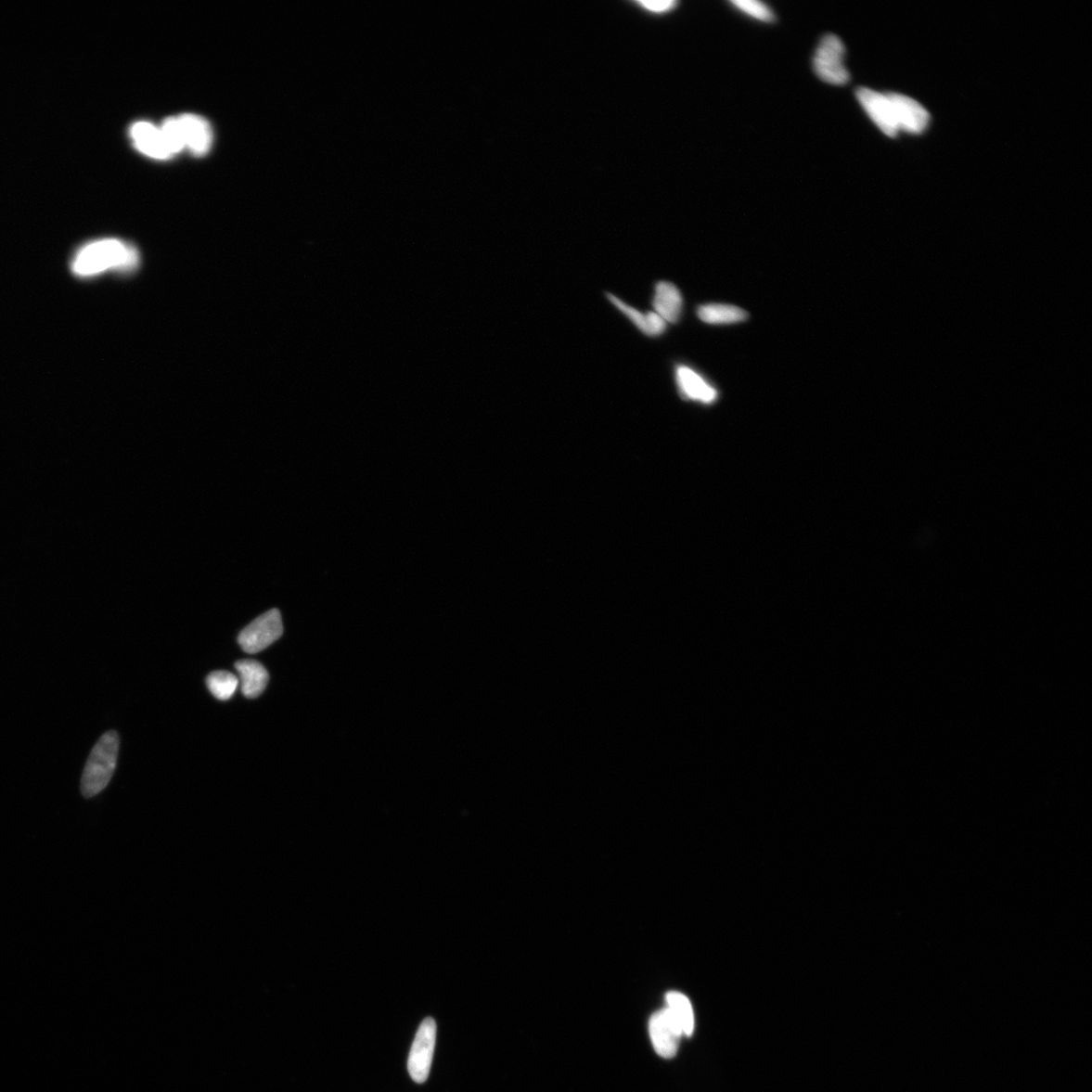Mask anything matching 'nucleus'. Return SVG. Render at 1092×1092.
<instances>
[{
    "label": "nucleus",
    "mask_w": 1092,
    "mask_h": 1092,
    "mask_svg": "<svg viewBox=\"0 0 1092 1092\" xmlns=\"http://www.w3.org/2000/svg\"><path fill=\"white\" fill-rule=\"evenodd\" d=\"M182 130L184 147L193 155L203 156L210 151L213 142L209 122L198 115L183 114L178 117Z\"/></svg>",
    "instance_id": "1a4fd4ad"
},
{
    "label": "nucleus",
    "mask_w": 1092,
    "mask_h": 1092,
    "mask_svg": "<svg viewBox=\"0 0 1092 1092\" xmlns=\"http://www.w3.org/2000/svg\"><path fill=\"white\" fill-rule=\"evenodd\" d=\"M731 5L735 6L739 12L756 19L763 23H772L775 20V15L772 9L757 0H734Z\"/></svg>",
    "instance_id": "6ab92c4d"
},
{
    "label": "nucleus",
    "mask_w": 1092,
    "mask_h": 1092,
    "mask_svg": "<svg viewBox=\"0 0 1092 1092\" xmlns=\"http://www.w3.org/2000/svg\"><path fill=\"white\" fill-rule=\"evenodd\" d=\"M857 98L872 121L884 134L888 137H895L899 134L900 130L887 93L883 94L862 87L857 91Z\"/></svg>",
    "instance_id": "0eeeda50"
},
{
    "label": "nucleus",
    "mask_w": 1092,
    "mask_h": 1092,
    "mask_svg": "<svg viewBox=\"0 0 1092 1092\" xmlns=\"http://www.w3.org/2000/svg\"><path fill=\"white\" fill-rule=\"evenodd\" d=\"M698 318L710 325H727L744 322L748 319V313L736 305L726 304H708L699 307Z\"/></svg>",
    "instance_id": "2eb2a0df"
},
{
    "label": "nucleus",
    "mask_w": 1092,
    "mask_h": 1092,
    "mask_svg": "<svg viewBox=\"0 0 1092 1092\" xmlns=\"http://www.w3.org/2000/svg\"><path fill=\"white\" fill-rule=\"evenodd\" d=\"M282 633L280 613L278 609H271L240 632L238 642L245 652L257 653L279 639Z\"/></svg>",
    "instance_id": "20e7f679"
},
{
    "label": "nucleus",
    "mask_w": 1092,
    "mask_h": 1092,
    "mask_svg": "<svg viewBox=\"0 0 1092 1092\" xmlns=\"http://www.w3.org/2000/svg\"><path fill=\"white\" fill-rule=\"evenodd\" d=\"M164 139L173 155H178L184 149V141L182 136L181 127L178 117H171L166 119L160 127Z\"/></svg>",
    "instance_id": "a211bd4d"
},
{
    "label": "nucleus",
    "mask_w": 1092,
    "mask_h": 1092,
    "mask_svg": "<svg viewBox=\"0 0 1092 1092\" xmlns=\"http://www.w3.org/2000/svg\"><path fill=\"white\" fill-rule=\"evenodd\" d=\"M667 1009L673 1018L680 1025L685 1036H691L694 1032L695 1018L692 1004L681 992L671 991L667 995Z\"/></svg>",
    "instance_id": "dca6fc26"
},
{
    "label": "nucleus",
    "mask_w": 1092,
    "mask_h": 1092,
    "mask_svg": "<svg viewBox=\"0 0 1092 1092\" xmlns=\"http://www.w3.org/2000/svg\"><path fill=\"white\" fill-rule=\"evenodd\" d=\"M654 313L667 323H676L680 319L683 308L681 292L674 283L661 281L655 287L652 301Z\"/></svg>",
    "instance_id": "f8f14e48"
},
{
    "label": "nucleus",
    "mask_w": 1092,
    "mask_h": 1092,
    "mask_svg": "<svg viewBox=\"0 0 1092 1092\" xmlns=\"http://www.w3.org/2000/svg\"><path fill=\"white\" fill-rule=\"evenodd\" d=\"M239 685L237 676L227 671H215L207 676L206 686L218 701H229L236 692Z\"/></svg>",
    "instance_id": "f3484780"
},
{
    "label": "nucleus",
    "mask_w": 1092,
    "mask_h": 1092,
    "mask_svg": "<svg viewBox=\"0 0 1092 1092\" xmlns=\"http://www.w3.org/2000/svg\"><path fill=\"white\" fill-rule=\"evenodd\" d=\"M242 684V693L247 698H257L264 691L269 681V675L265 665L254 660H242L235 664Z\"/></svg>",
    "instance_id": "ddd939ff"
},
{
    "label": "nucleus",
    "mask_w": 1092,
    "mask_h": 1092,
    "mask_svg": "<svg viewBox=\"0 0 1092 1092\" xmlns=\"http://www.w3.org/2000/svg\"><path fill=\"white\" fill-rule=\"evenodd\" d=\"M639 5L653 14H664L670 12L678 4L672 0V2H640Z\"/></svg>",
    "instance_id": "aec40b11"
},
{
    "label": "nucleus",
    "mask_w": 1092,
    "mask_h": 1092,
    "mask_svg": "<svg viewBox=\"0 0 1092 1092\" xmlns=\"http://www.w3.org/2000/svg\"><path fill=\"white\" fill-rule=\"evenodd\" d=\"M436 1041V1024L433 1019H425L415 1036L409 1055L408 1070L415 1083L423 1084L428 1080Z\"/></svg>",
    "instance_id": "39448f33"
},
{
    "label": "nucleus",
    "mask_w": 1092,
    "mask_h": 1092,
    "mask_svg": "<svg viewBox=\"0 0 1092 1092\" xmlns=\"http://www.w3.org/2000/svg\"><path fill=\"white\" fill-rule=\"evenodd\" d=\"M119 738L116 731H107L92 751L81 779V792L86 799L101 793L113 777L118 755Z\"/></svg>",
    "instance_id": "f03ea898"
},
{
    "label": "nucleus",
    "mask_w": 1092,
    "mask_h": 1092,
    "mask_svg": "<svg viewBox=\"0 0 1092 1092\" xmlns=\"http://www.w3.org/2000/svg\"><path fill=\"white\" fill-rule=\"evenodd\" d=\"M846 48L835 35H826L815 51L813 69L818 79L832 85H845L850 74L845 64Z\"/></svg>",
    "instance_id": "7ed1b4c3"
},
{
    "label": "nucleus",
    "mask_w": 1092,
    "mask_h": 1092,
    "mask_svg": "<svg viewBox=\"0 0 1092 1092\" xmlns=\"http://www.w3.org/2000/svg\"><path fill=\"white\" fill-rule=\"evenodd\" d=\"M650 1035L655 1052L663 1058L670 1059L678 1051L683 1032L670 1011L665 1008L652 1014L650 1021Z\"/></svg>",
    "instance_id": "423d86ee"
},
{
    "label": "nucleus",
    "mask_w": 1092,
    "mask_h": 1092,
    "mask_svg": "<svg viewBox=\"0 0 1092 1092\" xmlns=\"http://www.w3.org/2000/svg\"><path fill=\"white\" fill-rule=\"evenodd\" d=\"M892 104L895 121L899 130L911 134H921L930 124L926 109L910 96L900 93H887Z\"/></svg>",
    "instance_id": "6e6552de"
},
{
    "label": "nucleus",
    "mask_w": 1092,
    "mask_h": 1092,
    "mask_svg": "<svg viewBox=\"0 0 1092 1092\" xmlns=\"http://www.w3.org/2000/svg\"><path fill=\"white\" fill-rule=\"evenodd\" d=\"M676 379L680 394L686 400L713 403L718 397L717 391L689 366L676 367Z\"/></svg>",
    "instance_id": "9b49d317"
},
{
    "label": "nucleus",
    "mask_w": 1092,
    "mask_h": 1092,
    "mask_svg": "<svg viewBox=\"0 0 1092 1092\" xmlns=\"http://www.w3.org/2000/svg\"><path fill=\"white\" fill-rule=\"evenodd\" d=\"M137 249L117 239H105L86 245L73 262L76 275L92 277L117 269L132 271L138 267Z\"/></svg>",
    "instance_id": "f257e3e1"
},
{
    "label": "nucleus",
    "mask_w": 1092,
    "mask_h": 1092,
    "mask_svg": "<svg viewBox=\"0 0 1092 1092\" xmlns=\"http://www.w3.org/2000/svg\"><path fill=\"white\" fill-rule=\"evenodd\" d=\"M130 135L136 148L151 158L166 160L173 156L160 127L149 122H137L130 127Z\"/></svg>",
    "instance_id": "9d476101"
},
{
    "label": "nucleus",
    "mask_w": 1092,
    "mask_h": 1092,
    "mask_svg": "<svg viewBox=\"0 0 1092 1092\" xmlns=\"http://www.w3.org/2000/svg\"><path fill=\"white\" fill-rule=\"evenodd\" d=\"M607 297L643 334L650 337H657L664 334L665 329H667V322L662 319L658 314L654 312L642 313L631 307V305L626 304L624 301H621L614 294L608 293Z\"/></svg>",
    "instance_id": "4468645a"
}]
</instances>
